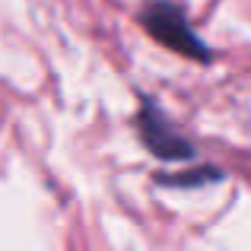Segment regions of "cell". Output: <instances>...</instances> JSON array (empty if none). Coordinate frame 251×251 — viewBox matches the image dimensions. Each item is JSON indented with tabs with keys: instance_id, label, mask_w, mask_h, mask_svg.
Here are the masks:
<instances>
[{
	"instance_id": "cell-1",
	"label": "cell",
	"mask_w": 251,
	"mask_h": 251,
	"mask_svg": "<svg viewBox=\"0 0 251 251\" xmlns=\"http://www.w3.org/2000/svg\"><path fill=\"white\" fill-rule=\"evenodd\" d=\"M140 23L169 51H178V54L191 57V61H210L207 42L194 32V25L188 23L184 10L175 0H150L140 13Z\"/></svg>"
},
{
	"instance_id": "cell-2",
	"label": "cell",
	"mask_w": 251,
	"mask_h": 251,
	"mask_svg": "<svg viewBox=\"0 0 251 251\" xmlns=\"http://www.w3.org/2000/svg\"><path fill=\"white\" fill-rule=\"evenodd\" d=\"M140 130H143V140H147V147L153 150L159 159H188V156L194 153V150L188 147V140H184V137L175 130V124H172L153 102H143Z\"/></svg>"
}]
</instances>
